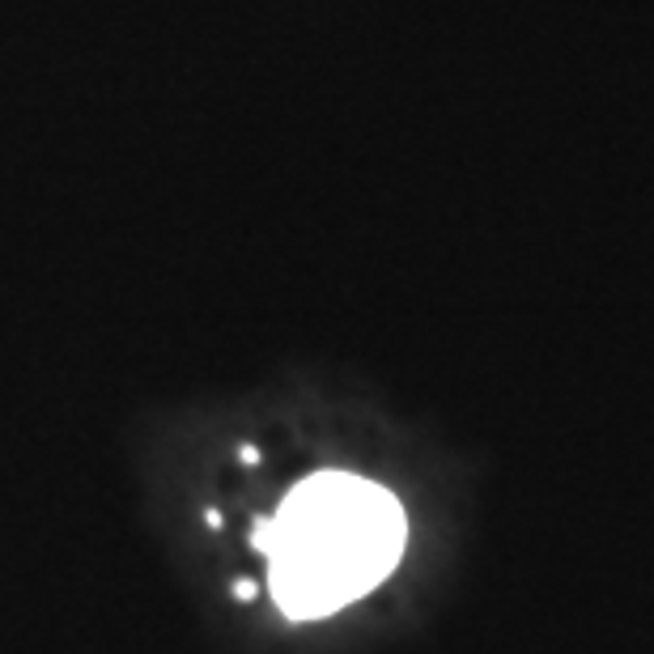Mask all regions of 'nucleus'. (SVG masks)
Segmentation results:
<instances>
[{"mask_svg": "<svg viewBox=\"0 0 654 654\" xmlns=\"http://www.w3.org/2000/svg\"><path fill=\"white\" fill-rule=\"evenodd\" d=\"M400 502L345 472L303 480L264 531L272 600L285 616H328L374 591L403 553Z\"/></svg>", "mask_w": 654, "mask_h": 654, "instance_id": "1", "label": "nucleus"}]
</instances>
